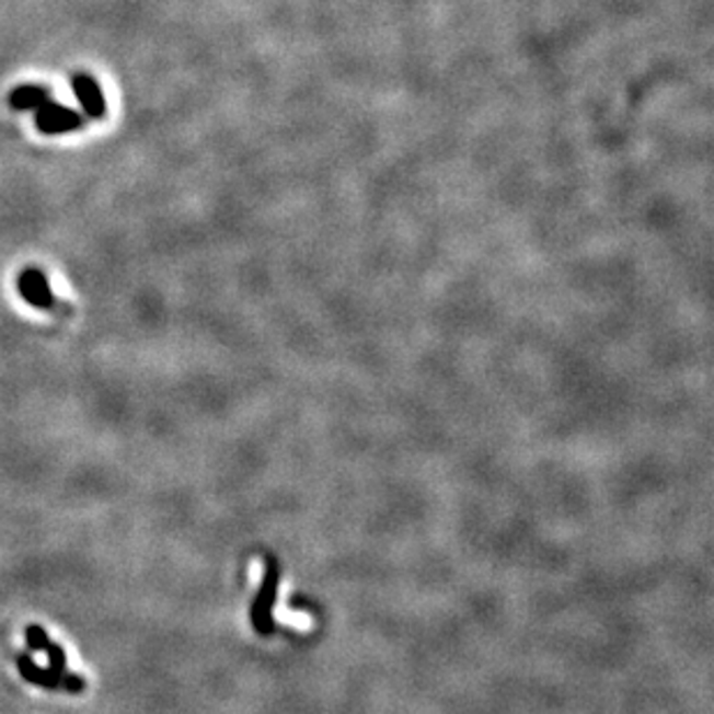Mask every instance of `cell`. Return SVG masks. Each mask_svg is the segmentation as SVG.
Returning a JSON list of instances; mask_svg holds the SVG:
<instances>
[{
  "label": "cell",
  "instance_id": "obj_1",
  "mask_svg": "<svg viewBox=\"0 0 714 714\" xmlns=\"http://www.w3.org/2000/svg\"><path fill=\"white\" fill-rule=\"evenodd\" d=\"M16 668H19L21 678L35 687H42V689H51V691L62 689V691H68V694H81V691L87 689V680H83L81 676L70 673V670H66V673H58V670H51L49 666L42 668L26 653L16 655Z\"/></svg>",
  "mask_w": 714,
  "mask_h": 714
},
{
  "label": "cell",
  "instance_id": "obj_2",
  "mask_svg": "<svg viewBox=\"0 0 714 714\" xmlns=\"http://www.w3.org/2000/svg\"><path fill=\"white\" fill-rule=\"evenodd\" d=\"M35 125L42 135H66L79 130L83 120L74 110L66 107V104L49 100L35 112Z\"/></svg>",
  "mask_w": 714,
  "mask_h": 714
},
{
  "label": "cell",
  "instance_id": "obj_3",
  "mask_svg": "<svg viewBox=\"0 0 714 714\" xmlns=\"http://www.w3.org/2000/svg\"><path fill=\"white\" fill-rule=\"evenodd\" d=\"M16 287H19L21 299L37 310H51L56 306V297H54L51 285L45 276V270L37 266H28L21 270Z\"/></svg>",
  "mask_w": 714,
  "mask_h": 714
},
{
  "label": "cell",
  "instance_id": "obj_4",
  "mask_svg": "<svg viewBox=\"0 0 714 714\" xmlns=\"http://www.w3.org/2000/svg\"><path fill=\"white\" fill-rule=\"evenodd\" d=\"M276 587H278V566L273 560H268V566H266V580H264V587H262V592L257 595L255 603H252V611H250V618H252V624H255V629L260 634H268L270 632V608H273V601H276Z\"/></svg>",
  "mask_w": 714,
  "mask_h": 714
},
{
  "label": "cell",
  "instance_id": "obj_5",
  "mask_svg": "<svg viewBox=\"0 0 714 714\" xmlns=\"http://www.w3.org/2000/svg\"><path fill=\"white\" fill-rule=\"evenodd\" d=\"M72 89H74V95H77V100L81 104L83 114H87L89 118L100 120V118L107 116V97H104L100 83L93 77L77 74L72 79Z\"/></svg>",
  "mask_w": 714,
  "mask_h": 714
},
{
  "label": "cell",
  "instance_id": "obj_6",
  "mask_svg": "<svg viewBox=\"0 0 714 714\" xmlns=\"http://www.w3.org/2000/svg\"><path fill=\"white\" fill-rule=\"evenodd\" d=\"M8 102L14 112H37L42 104L49 102V91L39 83H21L10 93Z\"/></svg>",
  "mask_w": 714,
  "mask_h": 714
},
{
  "label": "cell",
  "instance_id": "obj_7",
  "mask_svg": "<svg viewBox=\"0 0 714 714\" xmlns=\"http://www.w3.org/2000/svg\"><path fill=\"white\" fill-rule=\"evenodd\" d=\"M24 636H26L28 653H45V647L51 643L49 634L39 624H28Z\"/></svg>",
  "mask_w": 714,
  "mask_h": 714
},
{
  "label": "cell",
  "instance_id": "obj_8",
  "mask_svg": "<svg viewBox=\"0 0 714 714\" xmlns=\"http://www.w3.org/2000/svg\"><path fill=\"white\" fill-rule=\"evenodd\" d=\"M45 655L49 659V668L51 670H58V673H66L68 670V659H66V649H62L58 643H49L45 647Z\"/></svg>",
  "mask_w": 714,
  "mask_h": 714
}]
</instances>
